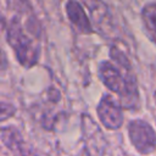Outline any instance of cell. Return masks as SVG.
<instances>
[{"label":"cell","instance_id":"obj_10","mask_svg":"<svg viewBox=\"0 0 156 156\" xmlns=\"http://www.w3.org/2000/svg\"><path fill=\"white\" fill-rule=\"evenodd\" d=\"M154 96H155V102H156V91H155V94H154Z\"/></svg>","mask_w":156,"mask_h":156},{"label":"cell","instance_id":"obj_7","mask_svg":"<svg viewBox=\"0 0 156 156\" xmlns=\"http://www.w3.org/2000/svg\"><path fill=\"white\" fill-rule=\"evenodd\" d=\"M66 13L71 21V23L76 27V29L82 34L93 33V27L89 22V18L83 9V6L77 1L66 2Z\"/></svg>","mask_w":156,"mask_h":156},{"label":"cell","instance_id":"obj_1","mask_svg":"<svg viewBox=\"0 0 156 156\" xmlns=\"http://www.w3.org/2000/svg\"><path fill=\"white\" fill-rule=\"evenodd\" d=\"M112 61H101L98 66V74L102 84L119 96L123 108H135L139 102V90L136 78L130 63L118 48L110 50Z\"/></svg>","mask_w":156,"mask_h":156},{"label":"cell","instance_id":"obj_2","mask_svg":"<svg viewBox=\"0 0 156 156\" xmlns=\"http://www.w3.org/2000/svg\"><path fill=\"white\" fill-rule=\"evenodd\" d=\"M5 30L17 61L27 68L34 66L40 56V28L34 15L29 10H20L9 20Z\"/></svg>","mask_w":156,"mask_h":156},{"label":"cell","instance_id":"obj_4","mask_svg":"<svg viewBox=\"0 0 156 156\" xmlns=\"http://www.w3.org/2000/svg\"><path fill=\"white\" fill-rule=\"evenodd\" d=\"M96 113L101 124L110 129L116 130L123 124V112L119 101L117 102L110 94H104L96 106Z\"/></svg>","mask_w":156,"mask_h":156},{"label":"cell","instance_id":"obj_5","mask_svg":"<svg viewBox=\"0 0 156 156\" xmlns=\"http://www.w3.org/2000/svg\"><path fill=\"white\" fill-rule=\"evenodd\" d=\"M1 141L13 156H38L35 150L24 141L15 126H4L1 128Z\"/></svg>","mask_w":156,"mask_h":156},{"label":"cell","instance_id":"obj_8","mask_svg":"<svg viewBox=\"0 0 156 156\" xmlns=\"http://www.w3.org/2000/svg\"><path fill=\"white\" fill-rule=\"evenodd\" d=\"M141 22L145 34L156 44V2H149L141 9Z\"/></svg>","mask_w":156,"mask_h":156},{"label":"cell","instance_id":"obj_9","mask_svg":"<svg viewBox=\"0 0 156 156\" xmlns=\"http://www.w3.org/2000/svg\"><path fill=\"white\" fill-rule=\"evenodd\" d=\"M13 113H15V107L11 104H6L5 101H2L1 102V121H5Z\"/></svg>","mask_w":156,"mask_h":156},{"label":"cell","instance_id":"obj_3","mask_svg":"<svg viewBox=\"0 0 156 156\" xmlns=\"http://www.w3.org/2000/svg\"><path fill=\"white\" fill-rule=\"evenodd\" d=\"M129 140L141 155H150L156 150V132L144 119H133L128 124Z\"/></svg>","mask_w":156,"mask_h":156},{"label":"cell","instance_id":"obj_6","mask_svg":"<svg viewBox=\"0 0 156 156\" xmlns=\"http://www.w3.org/2000/svg\"><path fill=\"white\" fill-rule=\"evenodd\" d=\"M83 134H84V141L87 146V151L89 156H102V152L105 150V144H100V141H104V135L101 130L96 127L95 122L90 118V116L83 115Z\"/></svg>","mask_w":156,"mask_h":156}]
</instances>
